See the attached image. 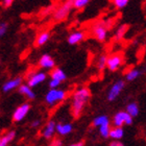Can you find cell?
<instances>
[{"mask_svg":"<svg viewBox=\"0 0 146 146\" xmlns=\"http://www.w3.org/2000/svg\"><path fill=\"white\" fill-rule=\"evenodd\" d=\"M91 96L88 88H80L74 93L72 101V115L74 118H78L89 98Z\"/></svg>","mask_w":146,"mask_h":146,"instance_id":"obj_1","label":"cell"},{"mask_svg":"<svg viewBox=\"0 0 146 146\" xmlns=\"http://www.w3.org/2000/svg\"><path fill=\"white\" fill-rule=\"evenodd\" d=\"M67 97V93L64 90H58V88L51 89L47 92L45 96V100L49 106H54L60 101H63L65 98Z\"/></svg>","mask_w":146,"mask_h":146,"instance_id":"obj_2","label":"cell"},{"mask_svg":"<svg viewBox=\"0 0 146 146\" xmlns=\"http://www.w3.org/2000/svg\"><path fill=\"white\" fill-rule=\"evenodd\" d=\"M72 7V1L71 0H67L66 2H64L61 6H58V9L54 11V13H53V19H54L55 21H63V20H65L68 17Z\"/></svg>","mask_w":146,"mask_h":146,"instance_id":"obj_3","label":"cell"},{"mask_svg":"<svg viewBox=\"0 0 146 146\" xmlns=\"http://www.w3.org/2000/svg\"><path fill=\"white\" fill-rule=\"evenodd\" d=\"M92 34H93L95 39L98 40L99 42L106 41L108 36V29L106 24L104 22H98V23L94 24L92 27Z\"/></svg>","mask_w":146,"mask_h":146,"instance_id":"obj_4","label":"cell"},{"mask_svg":"<svg viewBox=\"0 0 146 146\" xmlns=\"http://www.w3.org/2000/svg\"><path fill=\"white\" fill-rule=\"evenodd\" d=\"M46 75L45 72H42V71H39V72H34L29 74L28 75V78H27V85L31 88H34V87H36V86H39L40 84H42L43 82H45Z\"/></svg>","mask_w":146,"mask_h":146,"instance_id":"obj_5","label":"cell"},{"mask_svg":"<svg viewBox=\"0 0 146 146\" xmlns=\"http://www.w3.org/2000/svg\"><path fill=\"white\" fill-rule=\"evenodd\" d=\"M122 62H123L122 55L120 53H116L108 58L107 67L110 71H116L122 65Z\"/></svg>","mask_w":146,"mask_h":146,"instance_id":"obj_6","label":"cell"},{"mask_svg":"<svg viewBox=\"0 0 146 146\" xmlns=\"http://www.w3.org/2000/svg\"><path fill=\"white\" fill-rule=\"evenodd\" d=\"M31 110V104H23L20 107H18L15 110V112L13 114V120L16 122H19L25 118V116L27 115L28 112Z\"/></svg>","mask_w":146,"mask_h":146,"instance_id":"obj_7","label":"cell"},{"mask_svg":"<svg viewBox=\"0 0 146 146\" xmlns=\"http://www.w3.org/2000/svg\"><path fill=\"white\" fill-rule=\"evenodd\" d=\"M123 123L127 125L133 123V117L127 112H119L114 117V124H115V126H122Z\"/></svg>","mask_w":146,"mask_h":146,"instance_id":"obj_8","label":"cell"},{"mask_svg":"<svg viewBox=\"0 0 146 146\" xmlns=\"http://www.w3.org/2000/svg\"><path fill=\"white\" fill-rule=\"evenodd\" d=\"M123 88H124V82H123V80H118V82H116L115 84L112 86L111 90H110L109 95H108V99H109L110 101L115 100L116 98L119 96V94L121 93Z\"/></svg>","mask_w":146,"mask_h":146,"instance_id":"obj_9","label":"cell"},{"mask_svg":"<svg viewBox=\"0 0 146 146\" xmlns=\"http://www.w3.org/2000/svg\"><path fill=\"white\" fill-rule=\"evenodd\" d=\"M39 66L43 69L51 70L55 67V62L49 54H43L39 60Z\"/></svg>","mask_w":146,"mask_h":146,"instance_id":"obj_10","label":"cell"},{"mask_svg":"<svg viewBox=\"0 0 146 146\" xmlns=\"http://www.w3.org/2000/svg\"><path fill=\"white\" fill-rule=\"evenodd\" d=\"M21 84H22L21 77H15V78L7 80V82L2 86V90H3V92H9V91H12V90H14V89L18 88Z\"/></svg>","mask_w":146,"mask_h":146,"instance_id":"obj_11","label":"cell"},{"mask_svg":"<svg viewBox=\"0 0 146 146\" xmlns=\"http://www.w3.org/2000/svg\"><path fill=\"white\" fill-rule=\"evenodd\" d=\"M84 39H85V33H84V31H77L69 35L67 41L70 45H76V44H78V43L82 42Z\"/></svg>","mask_w":146,"mask_h":146,"instance_id":"obj_12","label":"cell"},{"mask_svg":"<svg viewBox=\"0 0 146 146\" xmlns=\"http://www.w3.org/2000/svg\"><path fill=\"white\" fill-rule=\"evenodd\" d=\"M49 39H50V34L48 31H42L41 34L38 35V36L35 40V45L36 47H41V46L45 45L49 41Z\"/></svg>","mask_w":146,"mask_h":146,"instance_id":"obj_13","label":"cell"},{"mask_svg":"<svg viewBox=\"0 0 146 146\" xmlns=\"http://www.w3.org/2000/svg\"><path fill=\"white\" fill-rule=\"evenodd\" d=\"M18 88H19V92H20V94L24 95L25 97H27L28 99H34V98L36 97L35 92L33 91L31 87H29L28 85H22L21 84Z\"/></svg>","mask_w":146,"mask_h":146,"instance_id":"obj_14","label":"cell"},{"mask_svg":"<svg viewBox=\"0 0 146 146\" xmlns=\"http://www.w3.org/2000/svg\"><path fill=\"white\" fill-rule=\"evenodd\" d=\"M55 131V123L53 121H49L46 124L44 131H43V137L45 139H51Z\"/></svg>","mask_w":146,"mask_h":146,"instance_id":"obj_15","label":"cell"},{"mask_svg":"<svg viewBox=\"0 0 146 146\" xmlns=\"http://www.w3.org/2000/svg\"><path fill=\"white\" fill-rule=\"evenodd\" d=\"M51 72H50V77L53 79H56V80H60V82H64L65 79L67 78L66 76V73L62 70L61 68H53L51 69Z\"/></svg>","mask_w":146,"mask_h":146,"instance_id":"obj_16","label":"cell"},{"mask_svg":"<svg viewBox=\"0 0 146 146\" xmlns=\"http://www.w3.org/2000/svg\"><path fill=\"white\" fill-rule=\"evenodd\" d=\"M55 131L62 136H65V135H68L69 133L72 131V125L69 124V123H66V124L58 123V125H55Z\"/></svg>","mask_w":146,"mask_h":146,"instance_id":"obj_17","label":"cell"},{"mask_svg":"<svg viewBox=\"0 0 146 146\" xmlns=\"http://www.w3.org/2000/svg\"><path fill=\"white\" fill-rule=\"evenodd\" d=\"M16 136V133L14 131H11L9 133H6L4 136L0 138V146H7L9 142H12L14 140V138Z\"/></svg>","mask_w":146,"mask_h":146,"instance_id":"obj_18","label":"cell"},{"mask_svg":"<svg viewBox=\"0 0 146 146\" xmlns=\"http://www.w3.org/2000/svg\"><path fill=\"white\" fill-rule=\"evenodd\" d=\"M123 129L121 126H115L114 128H111L110 131V137H112L113 139H121L123 137Z\"/></svg>","mask_w":146,"mask_h":146,"instance_id":"obj_19","label":"cell"},{"mask_svg":"<svg viewBox=\"0 0 146 146\" xmlns=\"http://www.w3.org/2000/svg\"><path fill=\"white\" fill-rule=\"evenodd\" d=\"M107 60H108V56L107 55H100L97 60V68L98 70L102 71L104 68H107Z\"/></svg>","mask_w":146,"mask_h":146,"instance_id":"obj_20","label":"cell"},{"mask_svg":"<svg viewBox=\"0 0 146 146\" xmlns=\"http://www.w3.org/2000/svg\"><path fill=\"white\" fill-rule=\"evenodd\" d=\"M72 1V6L74 9H84L86 5H88V3L90 2V0H71Z\"/></svg>","mask_w":146,"mask_h":146,"instance_id":"obj_21","label":"cell"},{"mask_svg":"<svg viewBox=\"0 0 146 146\" xmlns=\"http://www.w3.org/2000/svg\"><path fill=\"white\" fill-rule=\"evenodd\" d=\"M99 131H100V135L104 138L110 137V131H111V126H110L109 123H104V124L100 125L99 126Z\"/></svg>","mask_w":146,"mask_h":146,"instance_id":"obj_22","label":"cell"},{"mask_svg":"<svg viewBox=\"0 0 146 146\" xmlns=\"http://www.w3.org/2000/svg\"><path fill=\"white\" fill-rule=\"evenodd\" d=\"M126 112L131 116V117H135V116L138 115V112H139V109H138V106L136 104H129L127 106V110Z\"/></svg>","mask_w":146,"mask_h":146,"instance_id":"obj_23","label":"cell"},{"mask_svg":"<svg viewBox=\"0 0 146 146\" xmlns=\"http://www.w3.org/2000/svg\"><path fill=\"white\" fill-rule=\"evenodd\" d=\"M126 29H127V26H126V25H123V26H120V27H118V29L116 31V34H115L116 40L123 39V36H124L125 33H126Z\"/></svg>","mask_w":146,"mask_h":146,"instance_id":"obj_24","label":"cell"},{"mask_svg":"<svg viewBox=\"0 0 146 146\" xmlns=\"http://www.w3.org/2000/svg\"><path fill=\"white\" fill-rule=\"evenodd\" d=\"M140 74H141V73H140V71H139V70H137V69H131V70L128 71L127 74H126V79H127V80H129V82H131V80H135V79L137 78Z\"/></svg>","mask_w":146,"mask_h":146,"instance_id":"obj_25","label":"cell"},{"mask_svg":"<svg viewBox=\"0 0 146 146\" xmlns=\"http://www.w3.org/2000/svg\"><path fill=\"white\" fill-rule=\"evenodd\" d=\"M104 123H109V119L106 116H100V117H97V118L94 119L93 121V125L94 126H100V125L104 124Z\"/></svg>","mask_w":146,"mask_h":146,"instance_id":"obj_26","label":"cell"},{"mask_svg":"<svg viewBox=\"0 0 146 146\" xmlns=\"http://www.w3.org/2000/svg\"><path fill=\"white\" fill-rule=\"evenodd\" d=\"M112 1L116 7H118V9H123V7H125V6L127 5V3L129 0H112Z\"/></svg>","mask_w":146,"mask_h":146,"instance_id":"obj_27","label":"cell"},{"mask_svg":"<svg viewBox=\"0 0 146 146\" xmlns=\"http://www.w3.org/2000/svg\"><path fill=\"white\" fill-rule=\"evenodd\" d=\"M7 29H9L7 23H5V22H0V38H2L7 33Z\"/></svg>","mask_w":146,"mask_h":146,"instance_id":"obj_28","label":"cell"},{"mask_svg":"<svg viewBox=\"0 0 146 146\" xmlns=\"http://www.w3.org/2000/svg\"><path fill=\"white\" fill-rule=\"evenodd\" d=\"M60 85H61V82H60V80H56V79L51 78L50 79V82H49V87H50V89L58 88Z\"/></svg>","mask_w":146,"mask_h":146,"instance_id":"obj_29","label":"cell"},{"mask_svg":"<svg viewBox=\"0 0 146 146\" xmlns=\"http://www.w3.org/2000/svg\"><path fill=\"white\" fill-rule=\"evenodd\" d=\"M49 146H62V141L58 139H54L52 140V142L49 144Z\"/></svg>","mask_w":146,"mask_h":146,"instance_id":"obj_30","label":"cell"},{"mask_svg":"<svg viewBox=\"0 0 146 146\" xmlns=\"http://www.w3.org/2000/svg\"><path fill=\"white\" fill-rule=\"evenodd\" d=\"M13 2H14V0H3L2 4L4 7H9L13 4Z\"/></svg>","mask_w":146,"mask_h":146,"instance_id":"obj_31","label":"cell"},{"mask_svg":"<svg viewBox=\"0 0 146 146\" xmlns=\"http://www.w3.org/2000/svg\"><path fill=\"white\" fill-rule=\"evenodd\" d=\"M110 146H123V144L118 142V141H113L112 143L110 144Z\"/></svg>","mask_w":146,"mask_h":146,"instance_id":"obj_32","label":"cell"},{"mask_svg":"<svg viewBox=\"0 0 146 146\" xmlns=\"http://www.w3.org/2000/svg\"><path fill=\"white\" fill-rule=\"evenodd\" d=\"M39 124H40V120H36V121L33 122V124H31V126H34V127H36V126H38Z\"/></svg>","mask_w":146,"mask_h":146,"instance_id":"obj_33","label":"cell"},{"mask_svg":"<svg viewBox=\"0 0 146 146\" xmlns=\"http://www.w3.org/2000/svg\"><path fill=\"white\" fill-rule=\"evenodd\" d=\"M70 146H84V142H78V143H74V144H71Z\"/></svg>","mask_w":146,"mask_h":146,"instance_id":"obj_34","label":"cell"},{"mask_svg":"<svg viewBox=\"0 0 146 146\" xmlns=\"http://www.w3.org/2000/svg\"><path fill=\"white\" fill-rule=\"evenodd\" d=\"M0 138H1V137H0Z\"/></svg>","mask_w":146,"mask_h":146,"instance_id":"obj_35","label":"cell"}]
</instances>
